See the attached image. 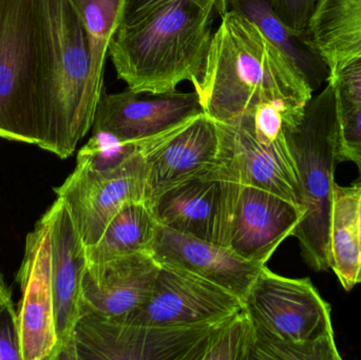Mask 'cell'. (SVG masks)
I'll list each match as a JSON object with an SVG mask.
<instances>
[{"label":"cell","instance_id":"obj_9","mask_svg":"<svg viewBox=\"0 0 361 360\" xmlns=\"http://www.w3.org/2000/svg\"><path fill=\"white\" fill-rule=\"evenodd\" d=\"M218 325L159 327L85 313L74 331L72 360H202Z\"/></svg>","mask_w":361,"mask_h":360},{"label":"cell","instance_id":"obj_13","mask_svg":"<svg viewBox=\"0 0 361 360\" xmlns=\"http://www.w3.org/2000/svg\"><path fill=\"white\" fill-rule=\"evenodd\" d=\"M203 112L192 92H122L102 94L93 120L92 132H104L121 142H141L160 135Z\"/></svg>","mask_w":361,"mask_h":360},{"label":"cell","instance_id":"obj_28","mask_svg":"<svg viewBox=\"0 0 361 360\" xmlns=\"http://www.w3.org/2000/svg\"><path fill=\"white\" fill-rule=\"evenodd\" d=\"M17 312H0V359H20Z\"/></svg>","mask_w":361,"mask_h":360},{"label":"cell","instance_id":"obj_23","mask_svg":"<svg viewBox=\"0 0 361 360\" xmlns=\"http://www.w3.org/2000/svg\"><path fill=\"white\" fill-rule=\"evenodd\" d=\"M90 40L93 89L101 99L110 42L122 25L125 0H70Z\"/></svg>","mask_w":361,"mask_h":360},{"label":"cell","instance_id":"obj_24","mask_svg":"<svg viewBox=\"0 0 361 360\" xmlns=\"http://www.w3.org/2000/svg\"><path fill=\"white\" fill-rule=\"evenodd\" d=\"M254 344V323L244 308L212 330L202 360H252Z\"/></svg>","mask_w":361,"mask_h":360},{"label":"cell","instance_id":"obj_31","mask_svg":"<svg viewBox=\"0 0 361 360\" xmlns=\"http://www.w3.org/2000/svg\"><path fill=\"white\" fill-rule=\"evenodd\" d=\"M361 187V186H360ZM357 221H358V234H360V249L361 254V188L360 199H358V209H357ZM361 285V280H360Z\"/></svg>","mask_w":361,"mask_h":360},{"label":"cell","instance_id":"obj_6","mask_svg":"<svg viewBox=\"0 0 361 360\" xmlns=\"http://www.w3.org/2000/svg\"><path fill=\"white\" fill-rule=\"evenodd\" d=\"M55 192L85 247H92L124 205L149 200V175L139 142L126 143L108 133L92 132L78 151L73 173Z\"/></svg>","mask_w":361,"mask_h":360},{"label":"cell","instance_id":"obj_25","mask_svg":"<svg viewBox=\"0 0 361 360\" xmlns=\"http://www.w3.org/2000/svg\"><path fill=\"white\" fill-rule=\"evenodd\" d=\"M341 160L357 166L354 185L361 186V108L341 111Z\"/></svg>","mask_w":361,"mask_h":360},{"label":"cell","instance_id":"obj_18","mask_svg":"<svg viewBox=\"0 0 361 360\" xmlns=\"http://www.w3.org/2000/svg\"><path fill=\"white\" fill-rule=\"evenodd\" d=\"M221 125L231 142L242 184L273 192L302 207L298 173L286 135L267 144L258 141L240 125Z\"/></svg>","mask_w":361,"mask_h":360},{"label":"cell","instance_id":"obj_30","mask_svg":"<svg viewBox=\"0 0 361 360\" xmlns=\"http://www.w3.org/2000/svg\"><path fill=\"white\" fill-rule=\"evenodd\" d=\"M0 312L16 313L13 306L10 291L6 287L1 274H0Z\"/></svg>","mask_w":361,"mask_h":360},{"label":"cell","instance_id":"obj_21","mask_svg":"<svg viewBox=\"0 0 361 360\" xmlns=\"http://www.w3.org/2000/svg\"><path fill=\"white\" fill-rule=\"evenodd\" d=\"M360 186L334 185L331 219V268L345 291H351L361 280V254L357 209Z\"/></svg>","mask_w":361,"mask_h":360},{"label":"cell","instance_id":"obj_5","mask_svg":"<svg viewBox=\"0 0 361 360\" xmlns=\"http://www.w3.org/2000/svg\"><path fill=\"white\" fill-rule=\"evenodd\" d=\"M255 327L252 360H341L330 304L310 278L265 266L244 299Z\"/></svg>","mask_w":361,"mask_h":360},{"label":"cell","instance_id":"obj_20","mask_svg":"<svg viewBox=\"0 0 361 360\" xmlns=\"http://www.w3.org/2000/svg\"><path fill=\"white\" fill-rule=\"evenodd\" d=\"M225 8L235 11L252 21L302 72L314 92L322 88L330 77L324 59L312 48L305 36L286 27L273 6V0H225Z\"/></svg>","mask_w":361,"mask_h":360},{"label":"cell","instance_id":"obj_4","mask_svg":"<svg viewBox=\"0 0 361 360\" xmlns=\"http://www.w3.org/2000/svg\"><path fill=\"white\" fill-rule=\"evenodd\" d=\"M296 165L305 215L293 236L315 272L331 268L330 232L335 170L341 160V114L332 77L314 93L300 123L284 131Z\"/></svg>","mask_w":361,"mask_h":360},{"label":"cell","instance_id":"obj_7","mask_svg":"<svg viewBox=\"0 0 361 360\" xmlns=\"http://www.w3.org/2000/svg\"><path fill=\"white\" fill-rule=\"evenodd\" d=\"M0 137L39 145L36 0H0Z\"/></svg>","mask_w":361,"mask_h":360},{"label":"cell","instance_id":"obj_16","mask_svg":"<svg viewBox=\"0 0 361 360\" xmlns=\"http://www.w3.org/2000/svg\"><path fill=\"white\" fill-rule=\"evenodd\" d=\"M305 209L273 192L242 184L229 247L248 261L267 266L282 242L293 236Z\"/></svg>","mask_w":361,"mask_h":360},{"label":"cell","instance_id":"obj_12","mask_svg":"<svg viewBox=\"0 0 361 360\" xmlns=\"http://www.w3.org/2000/svg\"><path fill=\"white\" fill-rule=\"evenodd\" d=\"M139 147L148 167L150 197L171 184L214 169L228 156L218 122L205 112L139 142Z\"/></svg>","mask_w":361,"mask_h":360},{"label":"cell","instance_id":"obj_19","mask_svg":"<svg viewBox=\"0 0 361 360\" xmlns=\"http://www.w3.org/2000/svg\"><path fill=\"white\" fill-rule=\"evenodd\" d=\"M305 38L335 75L361 57V0H319Z\"/></svg>","mask_w":361,"mask_h":360},{"label":"cell","instance_id":"obj_2","mask_svg":"<svg viewBox=\"0 0 361 360\" xmlns=\"http://www.w3.org/2000/svg\"><path fill=\"white\" fill-rule=\"evenodd\" d=\"M38 147L61 159L92 128L99 97L93 89L90 40L70 0H36Z\"/></svg>","mask_w":361,"mask_h":360},{"label":"cell","instance_id":"obj_27","mask_svg":"<svg viewBox=\"0 0 361 360\" xmlns=\"http://www.w3.org/2000/svg\"><path fill=\"white\" fill-rule=\"evenodd\" d=\"M319 0H273L274 8L288 29L305 36Z\"/></svg>","mask_w":361,"mask_h":360},{"label":"cell","instance_id":"obj_8","mask_svg":"<svg viewBox=\"0 0 361 360\" xmlns=\"http://www.w3.org/2000/svg\"><path fill=\"white\" fill-rule=\"evenodd\" d=\"M219 126L228 145L224 162L159 190L148 203L160 225L229 247L242 181L231 142Z\"/></svg>","mask_w":361,"mask_h":360},{"label":"cell","instance_id":"obj_15","mask_svg":"<svg viewBox=\"0 0 361 360\" xmlns=\"http://www.w3.org/2000/svg\"><path fill=\"white\" fill-rule=\"evenodd\" d=\"M49 209L52 216V291L59 340L55 360H72L74 331L82 316L86 247L63 201L57 198Z\"/></svg>","mask_w":361,"mask_h":360},{"label":"cell","instance_id":"obj_22","mask_svg":"<svg viewBox=\"0 0 361 360\" xmlns=\"http://www.w3.org/2000/svg\"><path fill=\"white\" fill-rule=\"evenodd\" d=\"M159 225L148 201L127 203L110 220L101 239L86 247L87 263L140 252L152 253Z\"/></svg>","mask_w":361,"mask_h":360},{"label":"cell","instance_id":"obj_10","mask_svg":"<svg viewBox=\"0 0 361 360\" xmlns=\"http://www.w3.org/2000/svg\"><path fill=\"white\" fill-rule=\"evenodd\" d=\"M51 220L48 209L27 235L17 277L21 291L16 318L21 360L56 359Z\"/></svg>","mask_w":361,"mask_h":360},{"label":"cell","instance_id":"obj_26","mask_svg":"<svg viewBox=\"0 0 361 360\" xmlns=\"http://www.w3.org/2000/svg\"><path fill=\"white\" fill-rule=\"evenodd\" d=\"M330 77L336 84L341 111L361 108V57L350 61Z\"/></svg>","mask_w":361,"mask_h":360},{"label":"cell","instance_id":"obj_17","mask_svg":"<svg viewBox=\"0 0 361 360\" xmlns=\"http://www.w3.org/2000/svg\"><path fill=\"white\" fill-rule=\"evenodd\" d=\"M159 263L182 268L231 292L244 302L267 266L243 259L231 247L159 225L152 251Z\"/></svg>","mask_w":361,"mask_h":360},{"label":"cell","instance_id":"obj_32","mask_svg":"<svg viewBox=\"0 0 361 360\" xmlns=\"http://www.w3.org/2000/svg\"><path fill=\"white\" fill-rule=\"evenodd\" d=\"M216 12L220 13V15L226 12V8H225V0H216Z\"/></svg>","mask_w":361,"mask_h":360},{"label":"cell","instance_id":"obj_14","mask_svg":"<svg viewBox=\"0 0 361 360\" xmlns=\"http://www.w3.org/2000/svg\"><path fill=\"white\" fill-rule=\"evenodd\" d=\"M161 264L149 252L87 263L82 285V315L124 319L152 296Z\"/></svg>","mask_w":361,"mask_h":360},{"label":"cell","instance_id":"obj_29","mask_svg":"<svg viewBox=\"0 0 361 360\" xmlns=\"http://www.w3.org/2000/svg\"><path fill=\"white\" fill-rule=\"evenodd\" d=\"M169 1L171 0H125L124 13H123L121 25H131L154 11V8ZM214 1L216 4V0Z\"/></svg>","mask_w":361,"mask_h":360},{"label":"cell","instance_id":"obj_11","mask_svg":"<svg viewBox=\"0 0 361 360\" xmlns=\"http://www.w3.org/2000/svg\"><path fill=\"white\" fill-rule=\"evenodd\" d=\"M243 309L244 302L227 290L182 268L161 264L148 302L118 321L159 327H201L222 323Z\"/></svg>","mask_w":361,"mask_h":360},{"label":"cell","instance_id":"obj_3","mask_svg":"<svg viewBox=\"0 0 361 360\" xmlns=\"http://www.w3.org/2000/svg\"><path fill=\"white\" fill-rule=\"evenodd\" d=\"M214 0H171L121 25L109 55L118 80L135 92H173L199 82L212 40Z\"/></svg>","mask_w":361,"mask_h":360},{"label":"cell","instance_id":"obj_1","mask_svg":"<svg viewBox=\"0 0 361 360\" xmlns=\"http://www.w3.org/2000/svg\"><path fill=\"white\" fill-rule=\"evenodd\" d=\"M206 114L231 124L262 104L305 109L314 90L302 72L256 25L235 11L221 15L199 82Z\"/></svg>","mask_w":361,"mask_h":360}]
</instances>
